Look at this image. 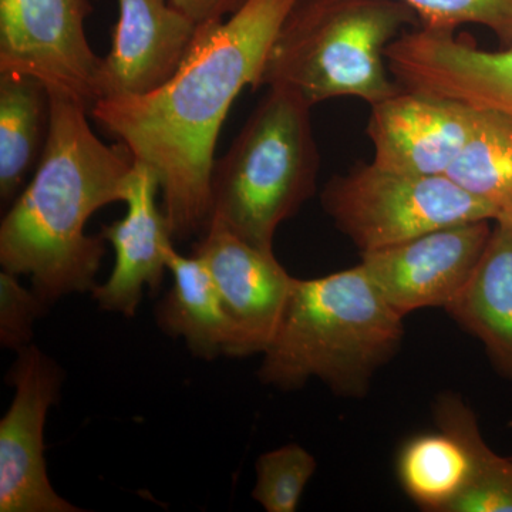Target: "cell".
Returning a JSON list of instances; mask_svg holds the SVG:
<instances>
[{"instance_id": "cell-1", "label": "cell", "mask_w": 512, "mask_h": 512, "mask_svg": "<svg viewBox=\"0 0 512 512\" xmlns=\"http://www.w3.org/2000/svg\"><path fill=\"white\" fill-rule=\"evenodd\" d=\"M296 0H242L225 19L198 25L184 62L144 96L101 97L90 116L134 160L153 168L174 239L204 234L211 220L215 147L229 109L261 87L266 56Z\"/></svg>"}, {"instance_id": "cell-2", "label": "cell", "mask_w": 512, "mask_h": 512, "mask_svg": "<svg viewBox=\"0 0 512 512\" xmlns=\"http://www.w3.org/2000/svg\"><path fill=\"white\" fill-rule=\"evenodd\" d=\"M87 114L79 101L50 93L45 150L0 224L3 271L29 276L49 309L97 285L106 239L87 235L86 225L101 208L126 201L134 167L127 147L100 140Z\"/></svg>"}, {"instance_id": "cell-3", "label": "cell", "mask_w": 512, "mask_h": 512, "mask_svg": "<svg viewBox=\"0 0 512 512\" xmlns=\"http://www.w3.org/2000/svg\"><path fill=\"white\" fill-rule=\"evenodd\" d=\"M403 319L362 264L322 278H293L258 379L288 392L315 377L338 396L359 399L400 349Z\"/></svg>"}, {"instance_id": "cell-4", "label": "cell", "mask_w": 512, "mask_h": 512, "mask_svg": "<svg viewBox=\"0 0 512 512\" xmlns=\"http://www.w3.org/2000/svg\"><path fill=\"white\" fill-rule=\"evenodd\" d=\"M421 25L402 0H296L266 56L261 86L309 107L355 97L370 106L402 90L386 50L407 26Z\"/></svg>"}, {"instance_id": "cell-5", "label": "cell", "mask_w": 512, "mask_h": 512, "mask_svg": "<svg viewBox=\"0 0 512 512\" xmlns=\"http://www.w3.org/2000/svg\"><path fill=\"white\" fill-rule=\"evenodd\" d=\"M311 110L284 90L268 89L225 156L215 160L211 218L254 247L274 251L278 228L316 190Z\"/></svg>"}, {"instance_id": "cell-6", "label": "cell", "mask_w": 512, "mask_h": 512, "mask_svg": "<svg viewBox=\"0 0 512 512\" xmlns=\"http://www.w3.org/2000/svg\"><path fill=\"white\" fill-rule=\"evenodd\" d=\"M323 210L360 254L403 244L436 229L495 221L497 208L447 175H414L375 163L336 175L322 192Z\"/></svg>"}, {"instance_id": "cell-7", "label": "cell", "mask_w": 512, "mask_h": 512, "mask_svg": "<svg viewBox=\"0 0 512 512\" xmlns=\"http://www.w3.org/2000/svg\"><path fill=\"white\" fill-rule=\"evenodd\" d=\"M90 0H0V73L28 74L87 109L100 99Z\"/></svg>"}, {"instance_id": "cell-8", "label": "cell", "mask_w": 512, "mask_h": 512, "mask_svg": "<svg viewBox=\"0 0 512 512\" xmlns=\"http://www.w3.org/2000/svg\"><path fill=\"white\" fill-rule=\"evenodd\" d=\"M6 382L12 403L0 421V512H82L47 476L45 424L60 399L63 370L35 345L19 350Z\"/></svg>"}, {"instance_id": "cell-9", "label": "cell", "mask_w": 512, "mask_h": 512, "mask_svg": "<svg viewBox=\"0 0 512 512\" xmlns=\"http://www.w3.org/2000/svg\"><path fill=\"white\" fill-rule=\"evenodd\" d=\"M386 59L403 89L512 117V46L491 52L419 26L390 43Z\"/></svg>"}, {"instance_id": "cell-10", "label": "cell", "mask_w": 512, "mask_h": 512, "mask_svg": "<svg viewBox=\"0 0 512 512\" xmlns=\"http://www.w3.org/2000/svg\"><path fill=\"white\" fill-rule=\"evenodd\" d=\"M490 222L436 229L403 244L362 254L360 264L403 318L419 309H446L476 271L493 232Z\"/></svg>"}, {"instance_id": "cell-11", "label": "cell", "mask_w": 512, "mask_h": 512, "mask_svg": "<svg viewBox=\"0 0 512 512\" xmlns=\"http://www.w3.org/2000/svg\"><path fill=\"white\" fill-rule=\"evenodd\" d=\"M192 254L205 262L220 292L237 333V359L262 355L284 316L293 276L274 251L248 244L217 218H211Z\"/></svg>"}, {"instance_id": "cell-12", "label": "cell", "mask_w": 512, "mask_h": 512, "mask_svg": "<svg viewBox=\"0 0 512 512\" xmlns=\"http://www.w3.org/2000/svg\"><path fill=\"white\" fill-rule=\"evenodd\" d=\"M476 120L477 109L466 104L402 89L372 106V163L397 173L446 175Z\"/></svg>"}, {"instance_id": "cell-13", "label": "cell", "mask_w": 512, "mask_h": 512, "mask_svg": "<svg viewBox=\"0 0 512 512\" xmlns=\"http://www.w3.org/2000/svg\"><path fill=\"white\" fill-rule=\"evenodd\" d=\"M160 192L153 168L134 160L124 201L126 215L101 229V237L110 242L116 256L109 279L92 291L101 311L133 318L144 291L157 293L163 285L174 237L157 202Z\"/></svg>"}, {"instance_id": "cell-14", "label": "cell", "mask_w": 512, "mask_h": 512, "mask_svg": "<svg viewBox=\"0 0 512 512\" xmlns=\"http://www.w3.org/2000/svg\"><path fill=\"white\" fill-rule=\"evenodd\" d=\"M117 5L110 52L101 57L100 99L158 89L180 69L198 29L170 0H117Z\"/></svg>"}, {"instance_id": "cell-15", "label": "cell", "mask_w": 512, "mask_h": 512, "mask_svg": "<svg viewBox=\"0 0 512 512\" xmlns=\"http://www.w3.org/2000/svg\"><path fill=\"white\" fill-rule=\"evenodd\" d=\"M167 268L173 286L157 305L158 328L170 338L183 339L197 359H237V333L205 262L171 247Z\"/></svg>"}, {"instance_id": "cell-16", "label": "cell", "mask_w": 512, "mask_h": 512, "mask_svg": "<svg viewBox=\"0 0 512 512\" xmlns=\"http://www.w3.org/2000/svg\"><path fill=\"white\" fill-rule=\"evenodd\" d=\"M446 311L461 328L483 343L497 372L512 384L510 228L495 222L476 271Z\"/></svg>"}, {"instance_id": "cell-17", "label": "cell", "mask_w": 512, "mask_h": 512, "mask_svg": "<svg viewBox=\"0 0 512 512\" xmlns=\"http://www.w3.org/2000/svg\"><path fill=\"white\" fill-rule=\"evenodd\" d=\"M50 93L28 74L0 73V200L15 201L45 150Z\"/></svg>"}, {"instance_id": "cell-18", "label": "cell", "mask_w": 512, "mask_h": 512, "mask_svg": "<svg viewBox=\"0 0 512 512\" xmlns=\"http://www.w3.org/2000/svg\"><path fill=\"white\" fill-rule=\"evenodd\" d=\"M440 430L456 437L470 460V476L448 512H512V457L498 456L481 436L476 414L456 394L434 403Z\"/></svg>"}, {"instance_id": "cell-19", "label": "cell", "mask_w": 512, "mask_h": 512, "mask_svg": "<svg viewBox=\"0 0 512 512\" xmlns=\"http://www.w3.org/2000/svg\"><path fill=\"white\" fill-rule=\"evenodd\" d=\"M397 474L403 490L421 510L448 512L466 487L470 460L463 444L440 430L413 437L404 444Z\"/></svg>"}, {"instance_id": "cell-20", "label": "cell", "mask_w": 512, "mask_h": 512, "mask_svg": "<svg viewBox=\"0 0 512 512\" xmlns=\"http://www.w3.org/2000/svg\"><path fill=\"white\" fill-rule=\"evenodd\" d=\"M446 175L458 187L495 208L510 198L512 117L500 111L477 109L473 131Z\"/></svg>"}, {"instance_id": "cell-21", "label": "cell", "mask_w": 512, "mask_h": 512, "mask_svg": "<svg viewBox=\"0 0 512 512\" xmlns=\"http://www.w3.org/2000/svg\"><path fill=\"white\" fill-rule=\"evenodd\" d=\"M316 467L315 457L299 444L266 451L255 463L252 498L268 512H295Z\"/></svg>"}, {"instance_id": "cell-22", "label": "cell", "mask_w": 512, "mask_h": 512, "mask_svg": "<svg viewBox=\"0 0 512 512\" xmlns=\"http://www.w3.org/2000/svg\"><path fill=\"white\" fill-rule=\"evenodd\" d=\"M421 26L454 32L464 25L490 29L504 47L512 46V0H402Z\"/></svg>"}, {"instance_id": "cell-23", "label": "cell", "mask_w": 512, "mask_h": 512, "mask_svg": "<svg viewBox=\"0 0 512 512\" xmlns=\"http://www.w3.org/2000/svg\"><path fill=\"white\" fill-rule=\"evenodd\" d=\"M49 308L33 289L20 284L19 276L0 271V345L19 350L32 345L33 326Z\"/></svg>"}, {"instance_id": "cell-24", "label": "cell", "mask_w": 512, "mask_h": 512, "mask_svg": "<svg viewBox=\"0 0 512 512\" xmlns=\"http://www.w3.org/2000/svg\"><path fill=\"white\" fill-rule=\"evenodd\" d=\"M174 8L183 12L192 22H210L225 19L241 5L242 0H170Z\"/></svg>"}, {"instance_id": "cell-25", "label": "cell", "mask_w": 512, "mask_h": 512, "mask_svg": "<svg viewBox=\"0 0 512 512\" xmlns=\"http://www.w3.org/2000/svg\"><path fill=\"white\" fill-rule=\"evenodd\" d=\"M495 222H500L512 231V195L503 204L498 205Z\"/></svg>"}]
</instances>
